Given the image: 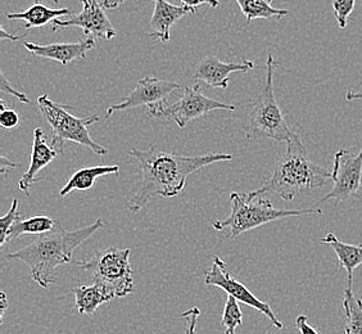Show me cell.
Listing matches in <instances>:
<instances>
[{"label":"cell","mask_w":362,"mask_h":334,"mask_svg":"<svg viewBox=\"0 0 362 334\" xmlns=\"http://www.w3.org/2000/svg\"><path fill=\"white\" fill-rule=\"evenodd\" d=\"M129 156L139 163L141 181L139 188L127 202L132 212H139L156 197H176L185 188L189 175L216 162L233 160L230 154L182 156L151 146L144 151L130 149Z\"/></svg>","instance_id":"6da1fadb"},{"label":"cell","mask_w":362,"mask_h":334,"mask_svg":"<svg viewBox=\"0 0 362 334\" xmlns=\"http://www.w3.org/2000/svg\"><path fill=\"white\" fill-rule=\"evenodd\" d=\"M103 226L105 221L102 219L72 231L56 223L48 233L37 236L34 242L21 250L9 253L8 260H18L28 265L33 279L42 288L48 289L57 282V270L62 265L70 264L74 252Z\"/></svg>","instance_id":"7a4b0ae2"},{"label":"cell","mask_w":362,"mask_h":334,"mask_svg":"<svg viewBox=\"0 0 362 334\" xmlns=\"http://www.w3.org/2000/svg\"><path fill=\"white\" fill-rule=\"evenodd\" d=\"M327 180H332V173L310 160L306 146L300 135L296 134L286 143V154L276 162L272 178L255 193L278 195L291 202L300 195L324 187Z\"/></svg>","instance_id":"3957f363"},{"label":"cell","mask_w":362,"mask_h":334,"mask_svg":"<svg viewBox=\"0 0 362 334\" xmlns=\"http://www.w3.org/2000/svg\"><path fill=\"white\" fill-rule=\"evenodd\" d=\"M231 212L225 220L212 223L217 231L228 230V239L233 241L250 230L259 228L265 224L272 223L292 216L321 215L322 209H279L274 207L264 195L253 192H233L229 197Z\"/></svg>","instance_id":"277c9868"},{"label":"cell","mask_w":362,"mask_h":334,"mask_svg":"<svg viewBox=\"0 0 362 334\" xmlns=\"http://www.w3.org/2000/svg\"><path fill=\"white\" fill-rule=\"evenodd\" d=\"M274 69V56L269 54L266 59L265 84L252 102V110L248 116V126L245 132L247 139L267 138L275 142L288 143L296 135V132H293L286 124L284 115L275 98Z\"/></svg>","instance_id":"5b68a950"},{"label":"cell","mask_w":362,"mask_h":334,"mask_svg":"<svg viewBox=\"0 0 362 334\" xmlns=\"http://www.w3.org/2000/svg\"><path fill=\"white\" fill-rule=\"evenodd\" d=\"M37 107L52 129V146H54L59 154L63 152V146L66 142H74L80 146H86L97 156L108 154L105 146L91 139L89 132V126L97 124L100 120L99 116L76 117L67 111L72 108L71 105L56 103L47 94L37 98Z\"/></svg>","instance_id":"8992f818"},{"label":"cell","mask_w":362,"mask_h":334,"mask_svg":"<svg viewBox=\"0 0 362 334\" xmlns=\"http://www.w3.org/2000/svg\"><path fill=\"white\" fill-rule=\"evenodd\" d=\"M130 255V248L110 247L94 253L89 260L77 261L76 265L83 270L93 272L95 283L110 288L116 299H119L135 292Z\"/></svg>","instance_id":"52a82bcc"},{"label":"cell","mask_w":362,"mask_h":334,"mask_svg":"<svg viewBox=\"0 0 362 334\" xmlns=\"http://www.w3.org/2000/svg\"><path fill=\"white\" fill-rule=\"evenodd\" d=\"M214 111H235V105L218 102L203 96L201 86H188L179 100L173 105L160 103L149 107V116L156 119L173 120L180 129L187 127L190 121L199 119Z\"/></svg>","instance_id":"ba28073f"},{"label":"cell","mask_w":362,"mask_h":334,"mask_svg":"<svg viewBox=\"0 0 362 334\" xmlns=\"http://www.w3.org/2000/svg\"><path fill=\"white\" fill-rule=\"evenodd\" d=\"M332 180L334 183L333 188L315 205L316 207H320L329 200H334L335 203L339 205L358 193L362 180V146L357 154L346 149L335 154Z\"/></svg>","instance_id":"9c48e42d"},{"label":"cell","mask_w":362,"mask_h":334,"mask_svg":"<svg viewBox=\"0 0 362 334\" xmlns=\"http://www.w3.org/2000/svg\"><path fill=\"white\" fill-rule=\"evenodd\" d=\"M204 283L207 286L217 287L223 289V292L228 293V296H233L244 305L264 313L267 316V319L272 321L274 327L283 329V323L276 318L270 305L257 299L247 287L238 282L234 277H231L229 270L226 269V264L218 256L214 258L211 269L209 272H204Z\"/></svg>","instance_id":"30bf717a"},{"label":"cell","mask_w":362,"mask_h":334,"mask_svg":"<svg viewBox=\"0 0 362 334\" xmlns=\"http://www.w3.org/2000/svg\"><path fill=\"white\" fill-rule=\"evenodd\" d=\"M83 9L80 13L72 16L69 20H56L52 22V31L58 28H83L85 35L93 39L102 38L105 40H112L117 35L116 28H113L105 8L98 0H80Z\"/></svg>","instance_id":"8fae6325"},{"label":"cell","mask_w":362,"mask_h":334,"mask_svg":"<svg viewBox=\"0 0 362 334\" xmlns=\"http://www.w3.org/2000/svg\"><path fill=\"white\" fill-rule=\"evenodd\" d=\"M180 84L176 81L160 80L158 77H144L140 79L135 89L127 97L124 98L117 105H113L105 112V119H110L116 112L126 111L132 108H138L141 105H160L166 102L175 91L181 89Z\"/></svg>","instance_id":"7c38bea8"},{"label":"cell","mask_w":362,"mask_h":334,"mask_svg":"<svg viewBox=\"0 0 362 334\" xmlns=\"http://www.w3.org/2000/svg\"><path fill=\"white\" fill-rule=\"evenodd\" d=\"M253 69L255 63L252 61L243 59L242 62H223L217 57L209 56L197 64L193 79L197 81H203L212 88L228 89L231 74H245Z\"/></svg>","instance_id":"4fadbf2b"},{"label":"cell","mask_w":362,"mask_h":334,"mask_svg":"<svg viewBox=\"0 0 362 334\" xmlns=\"http://www.w3.org/2000/svg\"><path fill=\"white\" fill-rule=\"evenodd\" d=\"M23 45L33 56L50 59L66 66L77 59H84L86 53L95 47V39L88 38L85 40L80 39L75 42H54L47 45L26 42Z\"/></svg>","instance_id":"5bb4252c"},{"label":"cell","mask_w":362,"mask_h":334,"mask_svg":"<svg viewBox=\"0 0 362 334\" xmlns=\"http://www.w3.org/2000/svg\"><path fill=\"white\" fill-rule=\"evenodd\" d=\"M59 152L54 146H50L45 139V135L42 127H36L34 130V142L31 148V156H30V165L28 171L22 175L21 179L18 181V189L28 195L30 189L35 184L36 181H40L37 176L42 168L52 163Z\"/></svg>","instance_id":"9a60e30c"},{"label":"cell","mask_w":362,"mask_h":334,"mask_svg":"<svg viewBox=\"0 0 362 334\" xmlns=\"http://www.w3.org/2000/svg\"><path fill=\"white\" fill-rule=\"evenodd\" d=\"M154 9L151 18L149 38L160 39L162 42L171 40V28L181 17L195 13L194 8L187 6H173L168 0H153Z\"/></svg>","instance_id":"2e32d148"},{"label":"cell","mask_w":362,"mask_h":334,"mask_svg":"<svg viewBox=\"0 0 362 334\" xmlns=\"http://www.w3.org/2000/svg\"><path fill=\"white\" fill-rule=\"evenodd\" d=\"M72 14L69 8H59V9H52L42 3L36 1L34 6L28 8L23 12H16V13H7V18L9 21H23L25 25V33H28L30 28H42L49 22L56 21L64 16Z\"/></svg>","instance_id":"e0dca14e"},{"label":"cell","mask_w":362,"mask_h":334,"mask_svg":"<svg viewBox=\"0 0 362 334\" xmlns=\"http://www.w3.org/2000/svg\"><path fill=\"white\" fill-rule=\"evenodd\" d=\"M74 294H75V306L78 313L81 315L95 313L98 307L116 299V296L110 288L95 282L91 286L74 288Z\"/></svg>","instance_id":"ac0fdd59"},{"label":"cell","mask_w":362,"mask_h":334,"mask_svg":"<svg viewBox=\"0 0 362 334\" xmlns=\"http://www.w3.org/2000/svg\"><path fill=\"white\" fill-rule=\"evenodd\" d=\"M321 242L334 250L339 266L347 272V283H354V272L362 265V246L344 243L334 233H327Z\"/></svg>","instance_id":"d6986e66"},{"label":"cell","mask_w":362,"mask_h":334,"mask_svg":"<svg viewBox=\"0 0 362 334\" xmlns=\"http://www.w3.org/2000/svg\"><path fill=\"white\" fill-rule=\"evenodd\" d=\"M119 167L117 165H98V166L84 167L72 175L70 180L66 183L62 190L59 192L61 197H67L72 190H89L94 187V183L100 176L107 175H119Z\"/></svg>","instance_id":"ffe728a7"},{"label":"cell","mask_w":362,"mask_h":334,"mask_svg":"<svg viewBox=\"0 0 362 334\" xmlns=\"http://www.w3.org/2000/svg\"><path fill=\"white\" fill-rule=\"evenodd\" d=\"M56 220L45 215H35L22 220L21 217L12 225L8 231L7 243L22 236H40L54 228Z\"/></svg>","instance_id":"44dd1931"},{"label":"cell","mask_w":362,"mask_h":334,"mask_svg":"<svg viewBox=\"0 0 362 334\" xmlns=\"http://www.w3.org/2000/svg\"><path fill=\"white\" fill-rule=\"evenodd\" d=\"M240 8L247 23L250 25L255 20H272L283 18L289 14L286 9H276L272 7V0H235Z\"/></svg>","instance_id":"7402d4cb"},{"label":"cell","mask_w":362,"mask_h":334,"mask_svg":"<svg viewBox=\"0 0 362 334\" xmlns=\"http://www.w3.org/2000/svg\"><path fill=\"white\" fill-rule=\"evenodd\" d=\"M343 309L347 318L346 334H362V301L354 291V283H347L344 289Z\"/></svg>","instance_id":"603a6c76"},{"label":"cell","mask_w":362,"mask_h":334,"mask_svg":"<svg viewBox=\"0 0 362 334\" xmlns=\"http://www.w3.org/2000/svg\"><path fill=\"white\" fill-rule=\"evenodd\" d=\"M221 323L225 328V334H237V328L243 324V313L239 307V301L233 296H228Z\"/></svg>","instance_id":"cb8c5ba5"},{"label":"cell","mask_w":362,"mask_h":334,"mask_svg":"<svg viewBox=\"0 0 362 334\" xmlns=\"http://www.w3.org/2000/svg\"><path fill=\"white\" fill-rule=\"evenodd\" d=\"M20 217L21 216L18 212V200L14 198L9 211L6 215L0 217V247L1 248H4V246L7 244L8 231Z\"/></svg>","instance_id":"d4e9b609"},{"label":"cell","mask_w":362,"mask_h":334,"mask_svg":"<svg viewBox=\"0 0 362 334\" xmlns=\"http://www.w3.org/2000/svg\"><path fill=\"white\" fill-rule=\"evenodd\" d=\"M356 0H332L334 17L339 28H347L349 14L355 9Z\"/></svg>","instance_id":"484cf974"},{"label":"cell","mask_w":362,"mask_h":334,"mask_svg":"<svg viewBox=\"0 0 362 334\" xmlns=\"http://www.w3.org/2000/svg\"><path fill=\"white\" fill-rule=\"evenodd\" d=\"M0 125L4 129H14L20 125L18 113L13 108H6L3 100H0Z\"/></svg>","instance_id":"4316f807"},{"label":"cell","mask_w":362,"mask_h":334,"mask_svg":"<svg viewBox=\"0 0 362 334\" xmlns=\"http://www.w3.org/2000/svg\"><path fill=\"white\" fill-rule=\"evenodd\" d=\"M201 316V310L198 307H192L188 311L181 313V318L185 321V334H197V324Z\"/></svg>","instance_id":"83f0119b"},{"label":"cell","mask_w":362,"mask_h":334,"mask_svg":"<svg viewBox=\"0 0 362 334\" xmlns=\"http://www.w3.org/2000/svg\"><path fill=\"white\" fill-rule=\"evenodd\" d=\"M0 89H1L3 93H8V94L13 96L14 98H17L18 100H21L22 103H25V105H28V103H30V99H28L23 93L16 91L13 86L11 85V83L8 81L7 77H6L3 71H0Z\"/></svg>","instance_id":"f1b7e54d"},{"label":"cell","mask_w":362,"mask_h":334,"mask_svg":"<svg viewBox=\"0 0 362 334\" xmlns=\"http://www.w3.org/2000/svg\"><path fill=\"white\" fill-rule=\"evenodd\" d=\"M296 327L300 334H319L313 326L308 324V318L306 315H298L296 319Z\"/></svg>","instance_id":"f546056e"},{"label":"cell","mask_w":362,"mask_h":334,"mask_svg":"<svg viewBox=\"0 0 362 334\" xmlns=\"http://www.w3.org/2000/svg\"><path fill=\"white\" fill-rule=\"evenodd\" d=\"M182 3V6H187V7L197 8L202 4H207L211 8H217L220 6L218 0H180Z\"/></svg>","instance_id":"4dcf8cb0"},{"label":"cell","mask_w":362,"mask_h":334,"mask_svg":"<svg viewBox=\"0 0 362 334\" xmlns=\"http://www.w3.org/2000/svg\"><path fill=\"white\" fill-rule=\"evenodd\" d=\"M28 35V33L22 34V35H12L7 33L3 26H0V40L4 42V40H9V42H20L21 39H23L25 36Z\"/></svg>","instance_id":"1f68e13d"},{"label":"cell","mask_w":362,"mask_h":334,"mask_svg":"<svg viewBox=\"0 0 362 334\" xmlns=\"http://www.w3.org/2000/svg\"><path fill=\"white\" fill-rule=\"evenodd\" d=\"M16 167H17V165L14 162L8 160L7 157L1 156V159H0V170H1L3 174H8V171L11 168H16Z\"/></svg>","instance_id":"d6a6232c"},{"label":"cell","mask_w":362,"mask_h":334,"mask_svg":"<svg viewBox=\"0 0 362 334\" xmlns=\"http://www.w3.org/2000/svg\"><path fill=\"white\" fill-rule=\"evenodd\" d=\"M8 304L7 294L6 293H0V323H3V318H4V313L7 311Z\"/></svg>","instance_id":"836d02e7"},{"label":"cell","mask_w":362,"mask_h":334,"mask_svg":"<svg viewBox=\"0 0 362 334\" xmlns=\"http://www.w3.org/2000/svg\"><path fill=\"white\" fill-rule=\"evenodd\" d=\"M126 0H103L102 4L105 9H117L119 6H122Z\"/></svg>","instance_id":"e575fe53"},{"label":"cell","mask_w":362,"mask_h":334,"mask_svg":"<svg viewBox=\"0 0 362 334\" xmlns=\"http://www.w3.org/2000/svg\"><path fill=\"white\" fill-rule=\"evenodd\" d=\"M362 91H349L346 93V100L347 102H355V100H361Z\"/></svg>","instance_id":"d590c367"},{"label":"cell","mask_w":362,"mask_h":334,"mask_svg":"<svg viewBox=\"0 0 362 334\" xmlns=\"http://www.w3.org/2000/svg\"><path fill=\"white\" fill-rule=\"evenodd\" d=\"M52 1H53V3H56V4H58V3H59V0H52Z\"/></svg>","instance_id":"8d00e7d4"},{"label":"cell","mask_w":362,"mask_h":334,"mask_svg":"<svg viewBox=\"0 0 362 334\" xmlns=\"http://www.w3.org/2000/svg\"><path fill=\"white\" fill-rule=\"evenodd\" d=\"M266 334H272V333H270V332H269V333H266Z\"/></svg>","instance_id":"74e56055"}]
</instances>
